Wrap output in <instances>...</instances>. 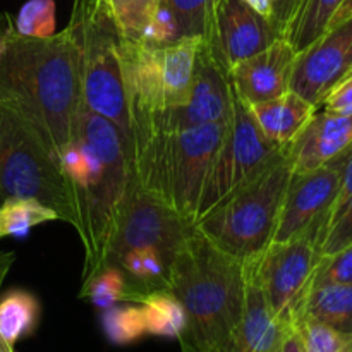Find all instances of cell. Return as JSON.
Wrapping results in <instances>:
<instances>
[{
	"label": "cell",
	"instance_id": "cell-35",
	"mask_svg": "<svg viewBox=\"0 0 352 352\" xmlns=\"http://www.w3.org/2000/svg\"><path fill=\"white\" fill-rule=\"evenodd\" d=\"M278 352H306L305 340H302L301 332L296 325L289 327L287 332H285L284 340H282L280 351Z\"/></svg>",
	"mask_w": 352,
	"mask_h": 352
},
{
	"label": "cell",
	"instance_id": "cell-29",
	"mask_svg": "<svg viewBox=\"0 0 352 352\" xmlns=\"http://www.w3.org/2000/svg\"><path fill=\"white\" fill-rule=\"evenodd\" d=\"M14 21L19 34L30 38H48L55 34L54 0H28Z\"/></svg>",
	"mask_w": 352,
	"mask_h": 352
},
{
	"label": "cell",
	"instance_id": "cell-7",
	"mask_svg": "<svg viewBox=\"0 0 352 352\" xmlns=\"http://www.w3.org/2000/svg\"><path fill=\"white\" fill-rule=\"evenodd\" d=\"M9 198L38 199L58 220L78 226L71 188L54 151L12 103L0 98V203Z\"/></svg>",
	"mask_w": 352,
	"mask_h": 352
},
{
	"label": "cell",
	"instance_id": "cell-24",
	"mask_svg": "<svg viewBox=\"0 0 352 352\" xmlns=\"http://www.w3.org/2000/svg\"><path fill=\"white\" fill-rule=\"evenodd\" d=\"M177 23L181 38L208 40L222 0H162Z\"/></svg>",
	"mask_w": 352,
	"mask_h": 352
},
{
	"label": "cell",
	"instance_id": "cell-26",
	"mask_svg": "<svg viewBox=\"0 0 352 352\" xmlns=\"http://www.w3.org/2000/svg\"><path fill=\"white\" fill-rule=\"evenodd\" d=\"M102 329L113 346H131L148 336L143 308L136 302L105 309L102 313Z\"/></svg>",
	"mask_w": 352,
	"mask_h": 352
},
{
	"label": "cell",
	"instance_id": "cell-6",
	"mask_svg": "<svg viewBox=\"0 0 352 352\" xmlns=\"http://www.w3.org/2000/svg\"><path fill=\"white\" fill-rule=\"evenodd\" d=\"M291 179L292 167L282 153L246 186L199 217L192 227L222 253L251 263L274 241Z\"/></svg>",
	"mask_w": 352,
	"mask_h": 352
},
{
	"label": "cell",
	"instance_id": "cell-25",
	"mask_svg": "<svg viewBox=\"0 0 352 352\" xmlns=\"http://www.w3.org/2000/svg\"><path fill=\"white\" fill-rule=\"evenodd\" d=\"M79 298L89 301L102 311L119 305V302H133V296H131L122 272L110 265L82 280Z\"/></svg>",
	"mask_w": 352,
	"mask_h": 352
},
{
	"label": "cell",
	"instance_id": "cell-15",
	"mask_svg": "<svg viewBox=\"0 0 352 352\" xmlns=\"http://www.w3.org/2000/svg\"><path fill=\"white\" fill-rule=\"evenodd\" d=\"M296 54L284 38H277L270 47L230 69L234 91L250 107L284 95L291 86Z\"/></svg>",
	"mask_w": 352,
	"mask_h": 352
},
{
	"label": "cell",
	"instance_id": "cell-21",
	"mask_svg": "<svg viewBox=\"0 0 352 352\" xmlns=\"http://www.w3.org/2000/svg\"><path fill=\"white\" fill-rule=\"evenodd\" d=\"M342 2L344 0H296L280 38H284L296 52L305 50L327 33Z\"/></svg>",
	"mask_w": 352,
	"mask_h": 352
},
{
	"label": "cell",
	"instance_id": "cell-23",
	"mask_svg": "<svg viewBox=\"0 0 352 352\" xmlns=\"http://www.w3.org/2000/svg\"><path fill=\"white\" fill-rule=\"evenodd\" d=\"M58 220L55 210L33 198H9L0 203V239L23 237L33 227Z\"/></svg>",
	"mask_w": 352,
	"mask_h": 352
},
{
	"label": "cell",
	"instance_id": "cell-18",
	"mask_svg": "<svg viewBox=\"0 0 352 352\" xmlns=\"http://www.w3.org/2000/svg\"><path fill=\"white\" fill-rule=\"evenodd\" d=\"M250 109L265 138L278 148L289 146L318 110L291 89L274 100L251 105Z\"/></svg>",
	"mask_w": 352,
	"mask_h": 352
},
{
	"label": "cell",
	"instance_id": "cell-14",
	"mask_svg": "<svg viewBox=\"0 0 352 352\" xmlns=\"http://www.w3.org/2000/svg\"><path fill=\"white\" fill-rule=\"evenodd\" d=\"M277 38L280 34L274 24L243 0H222L212 33L203 43L230 72L234 65L270 47Z\"/></svg>",
	"mask_w": 352,
	"mask_h": 352
},
{
	"label": "cell",
	"instance_id": "cell-39",
	"mask_svg": "<svg viewBox=\"0 0 352 352\" xmlns=\"http://www.w3.org/2000/svg\"><path fill=\"white\" fill-rule=\"evenodd\" d=\"M0 54H2V40H0Z\"/></svg>",
	"mask_w": 352,
	"mask_h": 352
},
{
	"label": "cell",
	"instance_id": "cell-20",
	"mask_svg": "<svg viewBox=\"0 0 352 352\" xmlns=\"http://www.w3.org/2000/svg\"><path fill=\"white\" fill-rule=\"evenodd\" d=\"M299 318H311L344 333H352V284L309 287Z\"/></svg>",
	"mask_w": 352,
	"mask_h": 352
},
{
	"label": "cell",
	"instance_id": "cell-4",
	"mask_svg": "<svg viewBox=\"0 0 352 352\" xmlns=\"http://www.w3.org/2000/svg\"><path fill=\"white\" fill-rule=\"evenodd\" d=\"M227 124L229 120L151 133L134 148V181L182 219L195 223L203 186Z\"/></svg>",
	"mask_w": 352,
	"mask_h": 352
},
{
	"label": "cell",
	"instance_id": "cell-9",
	"mask_svg": "<svg viewBox=\"0 0 352 352\" xmlns=\"http://www.w3.org/2000/svg\"><path fill=\"white\" fill-rule=\"evenodd\" d=\"M282 153L284 148H278L265 138L250 105L234 91L232 113L206 175L196 220L246 186Z\"/></svg>",
	"mask_w": 352,
	"mask_h": 352
},
{
	"label": "cell",
	"instance_id": "cell-16",
	"mask_svg": "<svg viewBox=\"0 0 352 352\" xmlns=\"http://www.w3.org/2000/svg\"><path fill=\"white\" fill-rule=\"evenodd\" d=\"M352 144V116L316 110L284 153L294 174L315 170L332 162Z\"/></svg>",
	"mask_w": 352,
	"mask_h": 352
},
{
	"label": "cell",
	"instance_id": "cell-12",
	"mask_svg": "<svg viewBox=\"0 0 352 352\" xmlns=\"http://www.w3.org/2000/svg\"><path fill=\"white\" fill-rule=\"evenodd\" d=\"M349 148L323 167L302 174L292 172L272 243H285L309 229H320L323 237Z\"/></svg>",
	"mask_w": 352,
	"mask_h": 352
},
{
	"label": "cell",
	"instance_id": "cell-5",
	"mask_svg": "<svg viewBox=\"0 0 352 352\" xmlns=\"http://www.w3.org/2000/svg\"><path fill=\"white\" fill-rule=\"evenodd\" d=\"M67 26L78 45L85 107L120 131L133 164V127L124 85V36L109 2L74 0Z\"/></svg>",
	"mask_w": 352,
	"mask_h": 352
},
{
	"label": "cell",
	"instance_id": "cell-2",
	"mask_svg": "<svg viewBox=\"0 0 352 352\" xmlns=\"http://www.w3.org/2000/svg\"><path fill=\"white\" fill-rule=\"evenodd\" d=\"M58 167L74 199L86 280L105 267L133 184V164L120 131L105 117L85 109L74 138L60 151Z\"/></svg>",
	"mask_w": 352,
	"mask_h": 352
},
{
	"label": "cell",
	"instance_id": "cell-19",
	"mask_svg": "<svg viewBox=\"0 0 352 352\" xmlns=\"http://www.w3.org/2000/svg\"><path fill=\"white\" fill-rule=\"evenodd\" d=\"M41 306L36 296L24 289H10L0 296V346L16 352L19 340L33 336L40 323Z\"/></svg>",
	"mask_w": 352,
	"mask_h": 352
},
{
	"label": "cell",
	"instance_id": "cell-11",
	"mask_svg": "<svg viewBox=\"0 0 352 352\" xmlns=\"http://www.w3.org/2000/svg\"><path fill=\"white\" fill-rule=\"evenodd\" d=\"M232 103L234 88L229 71L201 41L186 102L155 117L146 134L134 144V148L155 131H182L206 124L227 122L232 113Z\"/></svg>",
	"mask_w": 352,
	"mask_h": 352
},
{
	"label": "cell",
	"instance_id": "cell-1",
	"mask_svg": "<svg viewBox=\"0 0 352 352\" xmlns=\"http://www.w3.org/2000/svg\"><path fill=\"white\" fill-rule=\"evenodd\" d=\"M0 40V98L33 124L58 162L86 109L74 34L67 26L48 38L23 36L3 14Z\"/></svg>",
	"mask_w": 352,
	"mask_h": 352
},
{
	"label": "cell",
	"instance_id": "cell-27",
	"mask_svg": "<svg viewBox=\"0 0 352 352\" xmlns=\"http://www.w3.org/2000/svg\"><path fill=\"white\" fill-rule=\"evenodd\" d=\"M126 40L140 41L160 0H107Z\"/></svg>",
	"mask_w": 352,
	"mask_h": 352
},
{
	"label": "cell",
	"instance_id": "cell-36",
	"mask_svg": "<svg viewBox=\"0 0 352 352\" xmlns=\"http://www.w3.org/2000/svg\"><path fill=\"white\" fill-rule=\"evenodd\" d=\"M243 2L274 24V0H243Z\"/></svg>",
	"mask_w": 352,
	"mask_h": 352
},
{
	"label": "cell",
	"instance_id": "cell-40",
	"mask_svg": "<svg viewBox=\"0 0 352 352\" xmlns=\"http://www.w3.org/2000/svg\"><path fill=\"white\" fill-rule=\"evenodd\" d=\"M349 74H352V64H351V71H349ZM349 74H347V76H349Z\"/></svg>",
	"mask_w": 352,
	"mask_h": 352
},
{
	"label": "cell",
	"instance_id": "cell-33",
	"mask_svg": "<svg viewBox=\"0 0 352 352\" xmlns=\"http://www.w3.org/2000/svg\"><path fill=\"white\" fill-rule=\"evenodd\" d=\"M352 196V144L347 151V158H346V165H344L342 170V177H340V186H339V192H337V198L333 201L332 210H330L329 220H327V226L333 220V217L342 210V206L346 205L347 199ZM327 229V227H325ZM325 234V232H323Z\"/></svg>",
	"mask_w": 352,
	"mask_h": 352
},
{
	"label": "cell",
	"instance_id": "cell-17",
	"mask_svg": "<svg viewBox=\"0 0 352 352\" xmlns=\"http://www.w3.org/2000/svg\"><path fill=\"white\" fill-rule=\"evenodd\" d=\"M287 329L272 313L263 292L250 274L246 309L229 352H278Z\"/></svg>",
	"mask_w": 352,
	"mask_h": 352
},
{
	"label": "cell",
	"instance_id": "cell-13",
	"mask_svg": "<svg viewBox=\"0 0 352 352\" xmlns=\"http://www.w3.org/2000/svg\"><path fill=\"white\" fill-rule=\"evenodd\" d=\"M351 64L352 17L296 54L289 89L320 109L327 93L349 74Z\"/></svg>",
	"mask_w": 352,
	"mask_h": 352
},
{
	"label": "cell",
	"instance_id": "cell-37",
	"mask_svg": "<svg viewBox=\"0 0 352 352\" xmlns=\"http://www.w3.org/2000/svg\"><path fill=\"white\" fill-rule=\"evenodd\" d=\"M351 17H352V0H344L342 6L339 7V10H337L336 16H333V19H332V23H330L329 30H330V28H336V26H339V24L346 23V21L351 19ZM329 30H327V31H329Z\"/></svg>",
	"mask_w": 352,
	"mask_h": 352
},
{
	"label": "cell",
	"instance_id": "cell-22",
	"mask_svg": "<svg viewBox=\"0 0 352 352\" xmlns=\"http://www.w3.org/2000/svg\"><path fill=\"white\" fill-rule=\"evenodd\" d=\"M141 305L146 333L162 339H179L186 327V313L181 301L170 291H155L144 296Z\"/></svg>",
	"mask_w": 352,
	"mask_h": 352
},
{
	"label": "cell",
	"instance_id": "cell-31",
	"mask_svg": "<svg viewBox=\"0 0 352 352\" xmlns=\"http://www.w3.org/2000/svg\"><path fill=\"white\" fill-rule=\"evenodd\" d=\"M352 244V196L347 199L332 222L327 226L325 234L320 243V256L339 253Z\"/></svg>",
	"mask_w": 352,
	"mask_h": 352
},
{
	"label": "cell",
	"instance_id": "cell-30",
	"mask_svg": "<svg viewBox=\"0 0 352 352\" xmlns=\"http://www.w3.org/2000/svg\"><path fill=\"white\" fill-rule=\"evenodd\" d=\"M330 284H352V244L339 253L320 256L309 287Z\"/></svg>",
	"mask_w": 352,
	"mask_h": 352
},
{
	"label": "cell",
	"instance_id": "cell-41",
	"mask_svg": "<svg viewBox=\"0 0 352 352\" xmlns=\"http://www.w3.org/2000/svg\"><path fill=\"white\" fill-rule=\"evenodd\" d=\"M0 352H6V351H3V349H2V346H0Z\"/></svg>",
	"mask_w": 352,
	"mask_h": 352
},
{
	"label": "cell",
	"instance_id": "cell-34",
	"mask_svg": "<svg viewBox=\"0 0 352 352\" xmlns=\"http://www.w3.org/2000/svg\"><path fill=\"white\" fill-rule=\"evenodd\" d=\"M296 6V0H274V26L282 36L285 23L291 17L292 9Z\"/></svg>",
	"mask_w": 352,
	"mask_h": 352
},
{
	"label": "cell",
	"instance_id": "cell-38",
	"mask_svg": "<svg viewBox=\"0 0 352 352\" xmlns=\"http://www.w3.org/2000/svg\"><path fill=\"white\" fill-rule=\"evenodd\" d=\"M14 260H16V254L12 251H0V289H2L3 280H6Z\"/></svg>",
	"mask_w": 352,
	"mask_h": 352
},
{
	"label": "cell",
	"instance_id": "cell-3",
	"mask_svg": "<svg viewBox=\"0 0 352 352\" xmlns=\"http://www.w3.org/2000/svg\"><path fill=\"white\" fill-rule=\"evenodd\" d=\"M248 278V263L217 250L192 227L170 284L186 313L181 352H229L246 309Z\"/></svg>",
	"mask_w": 352,
	"mask_h": 352
},
{
	"label": "cell",
	"instance_id": "cell-32",
	"mask_svg": "<svg viewBox=\"0 0 352 352\" xmlns=\"http://www.w3.org/2000/svg\"><path fill=\"white\" fill-rule=\"evenodd\" d=\"M320 109L340 116H352V74L346 76L327 93L320 103Z\"/></svg>",
	"mask_w": 352,
	"mask_h": 352
},
{
	"label": "cell",
	"instance_id": "cell-8",
	"mask_svg": "<svg viewBox=\"0 0 352 352\" xmlns=\"http://www.w3.org/2000/svg\"><path fill=\"white\" fill-rule=\"evenodd\" d=\"M201 41L181 38L155 47L124 38V85L133 127V153L134 144L146 134L155 117L186 102Z\"/></svg>",
	"mask_w": 352,
	"mask_h": 352
},
{
	"label": "cell",
	"instance_id": "cell-28",
	"mask_svg": "<svg viewBox=\"0 0 352 352\" xmlns=\"http://www.w3.org/2000/svg\"><path fill=\"white\" fill-rule=\"evenodd\" d=\"M296 327L305 340L306 352H352V333H344L311 318H299Z\"/></svg>",
	"mask_w": 352,
	"mask_h": 352
},
{
	"label": "cell",
	"instance_id": "cell-10",
	"mask_svg": "<svg viewBox=\"0 0 352 352\" xmlns=\"http://www.w3.org/2000/svg\"><path fill=\"white\" fill-rule=\"evenodd\" d=\"M320 243L322 230L309 229L285 243H272L258 260L248 263L272 313L285 327L298 322L320 260Z\"/></svg>",
	"mask_w": 352,
	"mask_h": 352
}]
</instances>
